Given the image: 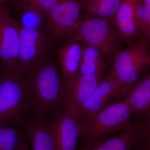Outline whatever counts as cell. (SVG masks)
<instances>
[{
    "label": "cell",
    "mask_w": 150,
    "mask_h": 150,
    "mask_svg": "<svg viewBox=\"0 0 150 150\" xmlns=\"http://www.w3.org/2000/svg\"><path fill=\"white\" fill-rule=\"evenodd\" d=\"M16 0H0V5L5 4L6 3H11L14 4Z\"/></svg>",
    "instance_id": "cell-27"
},
{
    "label": "cell",
    "mask_w": 150,
    "mask_h": 150,
    "mask_svg": "<svg viewBox=\"0 0 150 150\" xmlns=\"http://www.w3.org/2000/svg\"><path fill=\"white\" fill-rule=\"evenodd\" d=\"M141 0H121L113 22L120 37L131 44L139 34L136 17V11Z\"/></svg>",
    "instance_id": "cell-12"
},
{
    "label": "cell",
    "mask_w": 150,
    "mask_h": 150,
    "mask_svg": "<svg viewBox=\"0 0 150 150\" xmlns=\"http://www.w3.org/2000/svg\"><path fill=\"white\" fill-rule=\"evenodd\" d=\"M126 98L137 120L150 114V73L131 86Z\"/></svg>",
    "instance_id": "cell-14"
},
{
    "label": "cell",
    "mask_w": 150,
    "mask_h": 150,
    "mask_svg": "<svg viewBox=\"0 0 150 150\" xmlns=\"http://www.w3.org/2000/svg\"><path fill=\"white\" fill-rule=\"evenodd\" d=\"M6 73L4 69L1 64L0 63V84L2 81L3 78H4V75H5Z\"/></svg>",
    "instance_id": "cell-26"
},
{
    "label": "cell",
    "mask_w": 150,
    "mask_h": 150,
    "mask_svg": "<svg viewBox=\"0 0 150 150\" xmlns=\"http://www.w3.org/2000/svg\"><path fill=\"white\" fill-rule=\"evenodd\" d=\"M25 86L17 73H6L0 84V127L19 128L30 115Z\"/></svg>",
    "instance_id": "cell-3"
},
{
    "label": "cell",
    "mask_w": 150,
    "mask_h": 150,
    "mask_svg": "<svg viewBox=\"0 0 150 150\" xmlns=\"http://www.w3.org/2000/svg\"><path fill=\"white\" fill-rule=\"evenodd\" d=\"M103 75H80L68 82H65V108L74 114L78 108L91 95Z\"/></svg>",
    "instance_id": "cell-11"
},
{
    "label": "cell",
    "mask_w": 150,
    "mask_h": 150,
    "mask_svg": "<svg viewBox=\"0 0 150 150\" xmlns=\"http://www.w3.org/2000/svg\"><path fill=\"white\" fill-rule=\"evenodd\" d=\"M50 54L20 75L25 86L30 115L48 121L65 108V81Z\"/></svg>",
    "instance_id": "cell-1"
},
{
    "label": "cell",
    "mask_w": 150,
    "mask_h": 150,
    "mask_svg": "<svg viewBox=\"0 0 150 150\" xmlns=\"http://www.w3.org/2000/svg\"><path fill=\"white\" fill-rule=\"evenodd\" d=\"M139 140L138 131L134 123L118 135L91 144H83L78 150H134Z\"/></svg>",
    "instance_id": "cell-16"
},
{
    "label": "cell",
    "mask_w": 150,
    "mask_h": 150,
    "mask_svg": "<svg viewBox=\"0 0 150 150\" xmlns=\"http://www.w3.org/2000/svg\"><path fill=\"white\" fill-rule=\"evenodd\" d=\"M19 39V22L0 5V63L6 73H16Z\"/></svg>",
    "instance_id": "cell-8"
},
{
    "label": "cell",
    "mask_w": 150,
    "mask_h": 150,
    "mask_svg": "<svg viewBox=\"0 0 150 150\" xmlns=\"http://www.w3.org/2000/svg\"><path fill=\"white\" fill-rule=\"evenodd\" d=\"M132 110L126 98L122 102L108 105L93 116L79 120L80 138L83 144H91L106 139L113 134L132 126Z\"/></svg>",
    "instance_id": "cell-2"
},
{
    "label": "cell",
    "mask_w": 150,
    "mask_h": 150,
    "mask_svg": "<svg viewBox=\"0 0 150 150\" xmlns=\"http://www.w3.org/2000/svg\"><path fill=\"white\" fill-rule=\"evenodd\" d=\"M24 136L18 127H0V150H16Z\"/></svg>",
    "instance_id": "cell-20"
},
{
    "label": "cell",
    "mask_w": 150,
    "mask_h": 150,
    "mask_svg": "<svg viewBox=\"0 0 150 150\" xmlns=\"http://www.w3.org/2000/svg\"><path fill=\"white\" fill-rule=\"evenodd\" d=\"M134 150H149L145 147L144 146L139 142H138L134 147Z\"/></svg>",
    "instance_id": "cell-25"
},
{
    "label": "cell",
    "mask_w": 150,
    "mask_h": 150,
    "mask_svg": "<svg viewBox=\"0 0 150 150\" xmlns=\"http://www.w3.org/2000/svg\"><path fill=\"white\" fill-rule=\"evenodd\" d=\"M20 15L21 23L25 27H41L43 24L45 16L34 11H25L19 13Z\"/></svg>",
    "instance_id": "cell-23"
},
{
    "label": "cell",
    "mask_w": 150,
    "mask_h": 150,
    "mask_svg": "<svg viewBox=\"0 0 150 150\" xmlns=\"http://www.w3.org/2000/svg\"><path fill=\"white\" fill-rule=\"evenodd\" d=\"M19 44L16 73L21 74L38 61L51 54V42L40 28L25 27L19 22Z\"/></svg>",
    "instance_id": "cell-7"
},
{
    "label": "cell",
    "mask_w": 150,
    "mask_h": 150,
    "mask_svg": "<svg viewBox=\"0 0 150 150\" xmlns=\"http://www.w3.org/2000/svg\"><path fill=\"white\" fill-rule=\"evenodd\" d=\"M129 89L115 78L108 75L100 82L94 91L78 108L74 115L79 120L91 117L115 98L127 95Z\"/></svg>",
    "instance_id": "cell-9"
},
{
    "label": "cell",
    "mask_w": 150,
    "mask_h": 150,
    "mask_svg": "<svg viewBox=\"0 0 150 150\" xmlns=\"http://www.w3.org/2000/svg\"><path fill=\"white\" fill-rule=\"evenodd\" d=\"M55 150H76L81 132L80 121L69 110L63 108L48 121Z\"/></svg>",
    "instance_id": "cell-10"
},
{
    "label": "cell",
    "mask_w": 150,
    "mask_h": 150,
    "mask_svg": "<svg viewBox=\"0 0 150 150\" xmlns=\"http://www.w3.org/2000/svg\"><path fill=\"white\" fill-rule=\"evenodd\" d=\"M54 50L59 59L60 72L64 81H69L79 76L82 55L81 42L71 39Z\"/></svg>",
    "instance_id": "cell-13"
},
{
    "label": "cell",
    "mask_w": 150,
    "mask_h": 150,
    "mask_svg": "<svg viewBox=\"0 0 150 150\" xmlns=\"http://www.w3.org/2000/svg\"><path fill=\"white\" fill-rule=\"evenodd\" d=\"M142 4L150 5V0H141Z\"/></svg>",
    "instance_id": "cell-28"
},
{
    "label": "cell",
    "mask_w": 150,
    "mask_h": 150,
    "mask_svg": "<svg viewBox=\"0 0 150 150\" xmlns=\"http://www.w3.org/2000/svg\"><path fill=\"white\" fill-rule=\"evenodd\" d=\"M135 123L139 138V142L150 150V114L139 119Z\"/></svg>",
    "instance_id": "cell-22"
},
{
    "label": "cell",
    "mask_w": 150,
    "mask_h": 150,
    "mask_svg": "<svg viewBox=\"0 0 150 150\" xmlns=\"http://www.w3.org/2000/svg\"><path fill=\"white\" fill-rule=\"evenodd\" d=\"M81 59L79 76L87 74L103 75L107 69L104 57L98 49L86 43H81Z\"/></svg>",
    "instance_id": "cell-17"
},
{
    "label": "cell",
    "mask_w": 150,
    "mask_h": 150,
    "mask_svg": "<svg viewBox=\"0 0 150 150\" xmlns=\"http://www.w3.org/2000/svg\"><path fill=\"white\" fill-rule=\"evenodd\" d=\"M120 38L109 21L91 17L81 19L72 39L96 48L112 62L120 48Z\"/></svg>",
    "instance_id": "cell-4"
},
{
    "label": "cell",
    "mask_w": 150,
    "mask_h": 150,
    "mask_svg": "<svg viewBox=\"0 0 150 150\" xmlns=\"http://www.w3.org/2000/svg\"><path fill=\"white\" fill-rule=\"evenodd\" d=\"M16 150H30L29 145H28V139L25 134L24 137L22 140L21 143L19 145L18 147Z\"/></svg>",
    "instance_id": "cell-24"
},
{
    "label": "cell",
    "mask_w": 150,
    "mask_h": 150,
    "mask_svg": "<svg viewBox=\"0 0 150 150\" xmlns=\"http://www.w3.org/2000/svg\"><path fill=\"white\" fill-rule=\"evenodd\" d=\"M81 9L77 0H64L46 16V26L51 43L72 39L81 19Z\"/></svg>",
    "instance_id": "cell-6"
},
{
    "label": "cell",
    "mask_w": 150,
    "mask_h": 150,
    "mask_svg": "<svg viewBox=\"0 0 150 150\" xmlns=\"http://www.w3.org/2000/svg\"><path fill=\"white\" fill-rule=\"evenodd\" d=\"M64 0H16L14 4L19 13L34 11L45 17L55 6Z\"/></svg>",
    "instance_id": "cell-19"
},
{
    "label": "cell",
    "mask_w": 150,
    "mask_h": 150,
    "mask_svg": "<svg viewBox=\"0 0 150 150\" xmlns=\"http://www.w3.org/2000/svg\"><path fill=\"white\" fill-rule=\"evenodd\" d=\"M112 63L108 75L115 78L129 89L150 64L147 44L144 41L131 43L127 48L117 52Z\"/></svg>",
    "instance_id": "cell-5"
},
{
    "label": "cell",
    "mask_w": 150,
    "mask_h": 150,
    "mask_svg": "<svg viewBox=\"0 0 150 150\" xmlns=\"http://www.w3.org/2000/svg\"><path fill=\"white\" fill-rule=\"evenodd\" d=\"M89 15L114 19L121 0H77ZM109 21V20H108Z\"/></svg>",
    "instance_id": "cell-18"
},
{
    "label": "cell",
    "mask_w": 150,
    "mask_h": 150,
    "mask_svg": "<svg viewBox=\"0 0 150 150\" xmlns=\"http://www.w3.org/2000/svg\"><path fill=\"white\" fill-rule=\"evenodd\" d=\"M31 117L25 123L23 131L30 143V150H55L48 121Z\"/></svg>",
    "instance_id": "cell-15"
},
{
    "label": "cell",
    "mask_w": 150,
    "mask_h": 150,
    "mask_svg": "<svg viewBox=\"0 0 150 150\" xmlns=\"http://www.w3.org/2000/svg\"><path fill=\"white\" fill-rule=\"evenodd\" d=\"M136 17L139 33L150 41V5L141 3L136 11Z\"/></svg>",
    "instance_id": "cell-21"
}]
</instances>
